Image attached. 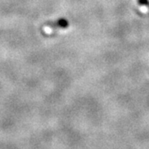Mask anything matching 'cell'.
<instances>
[{
	"label": "cell",
	"mask_w": 149,
	"mask_h": 149,
	"mask_svg": "<svg viewBox=\"0 0 149 149\" xmlns=\"http://www.w3.org/2000/svg\"><path fill=\"white\" fill-rule=\"evenodd\" d=\"M69 26V22L65 18H61L53 22H49L47 27L50 29H58V28H66Z\"/></svg>",
	"instance_id": "cell-1"
},
{
	"label": "cell",
	"mask_w": 149,
	"mask_h": 149,
	"mask_svg": "<svg viewBox=\"0 0 149 149\" xmlns=\"http://www.w3.org/2000/svg\"><path fill=\"white\" fill-rule=\"evenodd\" d=\"M138 3L140 6L149 8V1L148 0H138Z\"/></svg>",
	"instance_id": "cell-2"
}]
</instances>
